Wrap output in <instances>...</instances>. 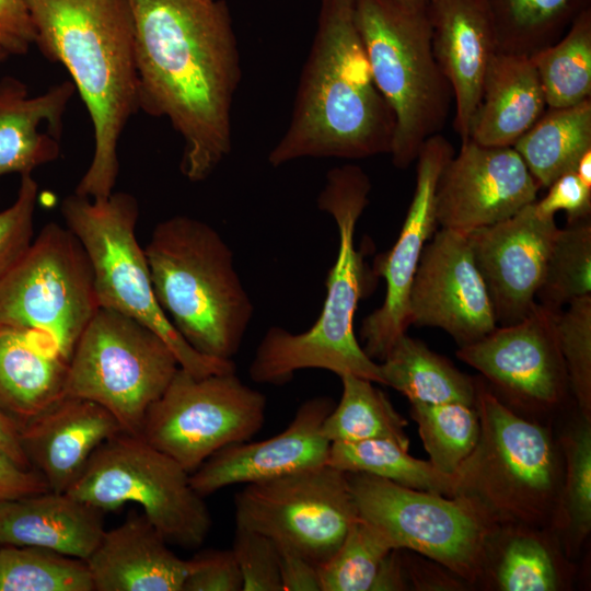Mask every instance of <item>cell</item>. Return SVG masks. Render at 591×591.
Wrapping results in <instances>:
<instances>
[{
    "mask_svg": "<svg viewBox=\"0 0 591 591\" xmlns=\"http://www.w3.org/2000/svg\"><path fill=\"white\" fill-rule=\"evenodd\" d=\"M0 591H94L85 560L34 546L2 545Z\"/></svg>",
    "mask_w": 591,
    "mask_h": 591,
    "instance_id": "obj_36",
    "label": "cell"
},
{
    "mask_svg": "<svg viewBox=\"0 0 591 591\" xmlns=\"http://www.w3.org/2000/svg\"><path fill=\"white\" fill-rule=\"evenodd\" d=\"M363 520L394 548L409 549L470 583L482 582L490 541L499 528L472 499L417 490L367 473H346Z\"/></svg>",
    "mask_w": 591,
    "mask_h": 591,
    "instance_id": "obj_11",
    "label": "cell"
},
{
    "mask_svg": "<svg viewBox=\"0 0 591 591\" xmlns=\"http://www.w3.org/2000/svg\"><path fill=\"white\" fill-rule=\"evenodd\" d=\"M379 364L383 385L405 395L410 404H475V379L406 334Z\"/></svg>",
    "mask_w": 591,
    "mask_h": 591,
    "instance_id": "obj_29",
    "label": "cell"
},
{
    "mask_svg": "<svg viewBox=\"0 0 591 591\" xmlns=\"http://www.w3.org/2000/svg\"><path fill=\"white\" fill-rule=\"evenodd\" d=\"M572 571L554 531L501 525L490 541L482 582L500 591H557L569 588Z\"/></svg>",
    "mask_w": 591,
    "mask_h": 591,
    "instance_id": "obj_28",
    "label": "cell"
},
{
    "mask_svg": "<svg viewBox=\"0 0 591 591\" xmlns=\"http://www.w3.org/2000/svg\"><path fill=\"white\" fill-rule=\"evenodd\" d=\"M392 549L387 536L359 517L333 556L320 565L322 591H371L380 566Z\"/></svg>",
    "mask_w": 591,
    "mask_h": 591,
    "instance_id": "obj_39",
    "label": "cell"
},
{
    "mask_svg": "<svg viewBox=\"0 0 591 591\" xmlns=\"http://www.w3.org/2000/svg\"><path fill=\"white\" fill-rule=\"evenodd\" d=\"M405 571L406 565L399 549H392L383 559L371 591L408 589V578Z\"/></svg>",
    "mask_w": 591,
    "mask_h": 591,
    "instance_id": "obj_48",
    "label": "cell"
},
{
    "mask_svg": "<svg viewBox=\"0 0 591 591\" xmlns=\"http://www.w3.org/2000/svg\"><path fill=\"white\" fill-rule=\"evenodd\" d=\"M178 368L171 348L151 328L100 308L72 349L63 397L101 405L124 432L139 436L149 407Z\"/></svg>",
    "mask_w": 591,
    "mask_h": 591,
    "instance_id": "obj_9",
    "label": "cell"
},
{
    "mask_svg": "<svg viewBox=\"0 0 591 591\" xmlns=\"http://www.w3.org/2000/svg\"><path fill=\"white\" fill-rule=\"evenodd\" d=\"M355 23L373 80L391 107L393 164L406 169L444 127L453 94L434 58L426 9L397 0H354Z\"/></svg>",
    "mask_w": 591,
    "mask_h": 591,
    "instance_id": "obj_7",
    "label": "cell"
},
{
    "mask_svg": "<svg viewBox=\"0 0 591 591\" xmlns=\"http://www.w3.org/2000/svg\"><path fill=\"white\" fill-rule=\"evenodd\" d=\"M66 227L84 247L94 275L100 308L117 311L144 324L171 348L182 369L196 376L236 371L232 360L196 351L161 309L144 254L136 236L138 200L126 192L105 199L76 193L63 198Z\"/></svg>",
    "mask_w": 591,
    "mask_h": 591,
    "instance_id": "obj_8",
    "label": "cell"
},
{
    "mask_svg": "<svg viewBox=\"0 0 591 591\" xmlns=\"http://www.w3.org/2000/svg\"><path fill=\"white\" fill-rule=\"evenodd\" d=\"M121 431L116 418L101 405L63 397L22 425L20 438L30 466L48 489L66 493L93 452Z\"/></svg>",
    "mask_w": 591,
    "mask_h": 591,
    "instance_id": "obj_22",
    "label": "cell"
},
{
    "mask_svg": "<svg viewBox=\"0 0 591 591\" xmlns=\"http://www.w3.org/2000/svg\"><path fill=\"white\" fill-rule=\"evenodd\" d=\"M100 309L93 269L78 237L48 222L0 279V325L38 332L69 360Z\"/></svg>",
    "mask_w": 591,
    "mask_h": 591,
    "instance_id": "obj_12",
    "label": "cell"
},
{
    "mask_svg": "<svg viewBox=\"0 0 591 591\" xmlns=\"http://www.w3.org/2000/svg\"><path fill=\"white\" fill-rule=\"evenodd\" d=\"M144 254L155 298L175 329L199 354L232 360L254 305L219 232L174 216L155 225Z\"/></svg>",
    "mask_w": 591,
    "mask_h": 591,
    "instance_id": "obj_5",
    "label": "cell"
},
{
    "mask_svg": "<svg viewBox=\"0 0 591 591\" xmlns=\"http://www.w3.org/2000/svg\"><path fill=\"white\" fill-rule=\"evenodd\" d=\"M408 321L443 329L459 347L497 327L467 234L441 228L427 242L409 291Z\"/></svg>",
    "mask_w": 591,
    "mask_h": 591,
    "instance_id": "obj_17",
    "label": "cell"
},
{
    "mask_svg": "<svg viewBox=\"0 0 591 591\" xmlns=\"http://www.w3.org/2000/svg\"><path fill=\"white\" fill-rule=\"evenodd\" d=\"M590 294L591 222L586 218L558 230L536 298L540 304L561 311L570 301Z\"/></svg>",
    "mask_w": 591,
    "mask_h": 591,
    "instance_id": "obj_38",
    "label": "cell"
},
{
    "mask_svg": "<svg viewBox=\"0 0 591 591\" xmlns=\"http://www.w3.org/2000/svg\"><path fill=\"white\" fill-rule=\"evenodd\" d=\"M540 189L513 147H486L468 139L440 175L438 225L467 234L512 217L534 202Z\"/></svg>",
    "mask_w": 591,
    "mask_h": 591,
    "instance_id": "obj_18",
    "label": "cell"
},
{
    "mask_svg": "<svg viewBox=\"0 0 591 591\" xmlns=\"http://www.w3.org/2000/svg\"><path fill=\"white\" fill-rule=\"evenodd\" d=\"M547 194L534 201L535 210L544 217H555L565 211L568 222L590 218L591 188L573 171L560 175L547 188Z\"/></svg>",
    "mask_w": 591,
    "mask_h": 591,
    "instance_id": "obj_44",
    "label": "cell"
},
{
    "mask_svg": "<svg viewBox=\"0 0 591 591\" xmlns=\"http://www.w3.org/2000/svg\"><path fill=\"white\" fill-rule=\"evenodd\" d=\"M370 190V178L358 165L345 164L328 171L317 206L335 220L339 244L327 276L321 314L310 329L300 334L278 326L266 332L248 368L254 382L279 385L296 371L313 368L383 385L380 364L364 352L354 332V316L367 287L355 232L369 204Z\"/></svg>",
    "mask_w": 591,
    "mask_h": 591,
    "instance_id": "obj_4",
    "label": "cell"
},
{
    "mask_svg": "<svg viewBox=\"0 0 591 591\" xmlns=\"http://www.w3.org/2000/svg\"><path fill=\"white\" fill-rule=\"evenodd\" d=\"M326 396L303 402L288 427L256 442L223 447L190 473V484L202 497L224 487L267 480L327 464L331 442L322 425L334 407Z\"/></svg>",
    "mask_w": 591,
    "mask_h": 591,
    "instance_id": "obj_20",
    "label": "cell"
},
{
    "mask_svg": "<svg viewBox=\"0 0 591 591\" xmlns=\"http://www.w3.org/2000/svg\"><path fill=\"white\" fill-rule=\"evenodd\" d=\"M188 560L183 591H242V576L232 549H206Z\"/></svg>",
    "mask_w": 591,
    "mask_h": 591,
    "instance_id": "obj_43",
    "label": "cell"
},
{
    "mask_svg": "<svg viewBox=\"0 0 591 591\" xmlns=\"http://www.w3.org/2000/svg\"><path fill=\"white\" fill-rule=\"evenodd\" d=\"M479 437L454 474L455 495L475 501L499 526L555 532L564 456L552 427L505 405L475 379Z\"/></svg>",
    "mask_w": 591,
    "mask_h": 591,
    "instance_id": "obj_6",
    "label": "cell"
},
{
    "mask_svg": "<svg viewBox=\"0 0 591 591\" xmlns=\"http://www.w3.org/2000/svg\"><path fill=\"white\" fill-rule=\"evenodd\" d=\"M546 109L532 59L497 51L485 74L470 139L486 147H512Z\"/></svg>",
    "mask_w": 591,
    "mask_h": 591,
    "instance_id": "obj_27",
    "label": "cell"
},
{
    "mask_svg": "<svg viewBox=\"0 0 591 591\" xmlns=\"http://www.w3.org/2000/svg\"><path fill=\"white\" fill-rule=\"evenodd\" d=\"M34 43L71 77L93 127L94 149L74 193L105 199L118 173V143L139 112L135 28L128 0H27Z\"/></svg>",
    "mask_w": 591,
    "mask_h": 591,
    "instance_id": "obj_3",
    "label": "cell"
},
{
    "mask_svg": "<svg viewBox=\"0 0 591 591\" xmlns=\"http://www.w3.org/2000/svg\"><path fill=\"white\" fill-rule=\"evenodd\" d=\"M0 47L5 48L11 55H23L28 50L30 44L0 24Z\"/></svg>",
    "mask_w": 591,
    "mask_h": 591,
    "instance_id": "obj_50",
    "label": "cell"
},
{
    "mask_svg": "<svg viewBox=\"0 0 591 591\" xmlns=\"http://www.w3.org/2000/svg\"><path fill=\"white\" fill-rule=\"evenodd\" d=\"M234 517L236 526L291 546L318 566L359 519L346 473L328 464L245 484L234 496Z\"/></svg>",
    "mask_w": 591,
    "mask_h": 591,
    "instance_id": "obj_14",
    "label": "cell"
},
{
    "mask_svg": "<svg viewBox=\"0 0 591 591\" xmlns=\"http://www.w3.org/2000/svg\"><path fill=\"white\" fill-rule=\"evenodd\" d=\"M103 515L67 491L0 501V545L40 547L86 560L105 532Z\"/></svg>",
    "mask_w": 591,
    "mask_h": 591,
    "instance_id": "obj_25",
    "label": "cell"
},
{
    "mask_svg": "<svg viewBox=\"0 0 591 591\" xmlns=\"http://www.w3.org/2000/svg\"><path fill=\"white\" fill-rule=\"evenodd\" d=\"M559 228L534 202L512 217L467 233L497 324H514L534 306Z\"/></svg>",
    "mask_w": 591,
    "mask_h": 591,
    "instance_id": "obj_19",
    "label": "cell"
},
{
    "mask_svg": "<svg viewBox=\"0 0 591 591\" xmlns=\"http://www.w3.org/2000/svg\"><path fill=\"white\" fill-rule=\"evenodd\" d=\"M49 490L44 478L0 450V501Z\"/></svg>",
    "mask_w": 591,
    "mask_h": 591,
    "instance_id": "obj_46",
    "label": "cell"
},
{
    "mask_svg": "<svg viewBox=\"0 0 591 591\" xmlns=\"http://www.w3.org/2000/svg\"><path fill=\"white\" fill-rule=\"evenodd\" d=\"M0 24L26 43H34L35 31L27 0H0Z\"/></svg>",
    "mask_w": 591,
    "mask_h": 591,
    "instance_id": "obj_47",
    "label": "cell"
},
{
    "mask_svg": "<svg viewBox=\"0 0 591 591\" xmlns=\"http://www.w3.org/2000/svg\"><path fill=\"white\" fill-rule=\"evenodd\" d=\"M564 478L555 533L566 556L575 558L591 531V419L577 416L558 437Z\"/></svg>",
    "mask_w": 591,
    "mask_h": 591,
    "instance_id": "obj_32",
    "label": "cell"
},
{
    "mask_svg": "<svg viewBox=\"0 0 591 591\" xmlns=\"http://www.w3.org/2000/svg\"><path fill=\"white\" fill-rule=\"evenodd\" d=\"M85 563L94 591H183L189 569L144 514L105 530Z\"/></svg>",
    "mask_w": 591,
    "mask_h": 591,
    "instance_id": "obj_23",
    "label": "cell"
},
{
    "mask_svg": "<svg viewBox=\"0 0 591 591\" xmlns=\"http://www.w3.org/2000/svg\"><path fill=\"white\" fill-rule=\"evenodd\" d=\"M318 1L291 118L268 154L274 167L303 158L358 160L391 151L395 119L373 80L354 0Z\"/></svg>",
    "mask_w": 591,
    "mask_h": 591,
    "instance_id": "obj_2",
    "label": "cell"
},
{
    "mask_svg": "<svg viewBox=\"0 0 591 591\" xmlns=\"http://www.w3.org/2000/svg\"><path fill=\"white\" fill-rule=\"evenodd\" d=\"M559 312L535 303L521 321L497 326L456 351L505 405L543 424L565 407L571 393L557 337Z\"/></svg>",
    "mask_w": 591,
    "mask_h": 591,
    "instance_id": "obj_15",
    "label": "cell"
},
{
    "mask_svg": "<svg viewBox=\"0 0 591 591\" xmlns=\"http://www.w3.org/2000/svg\"><path fill=\"white\" fill-rule=\"evenodd\" d=\"M265 410V395L235 371L196 376L179 367L139 436L192 473L223 447L254 437Z\"/></svg>",
    "mask_w": 591,
    "mask_h": 591,
    "instance_id": "obj_13",
    "label": "cell"
},
{
    "mask_svg": "<svg viewBox=\"0 0 591 591\" xmlns=\"http://www.w3.org/2000/svg\"><path fill=\"white\" fill-rule=\"evenodd\" d=\"M0 450L24 468H32L22 448L19 425L0 409ZM33 470V468H32Z\"/></svg>",
    "mask_w": 591,
    "mask_h": 591,
    "instance_id": "obj_49",
    "label": "cell"
},
{
    "mask_svg": "<svg viewBox=\"0 0 591 591\" xmlns=\"http://www.w3.org/2000/svg\"><path fill=\"white\" fill-rule=\"evenodd\" d=\"M72 81L30 96L18 78L0 79V177L21 176L60 155L62 119L74 94Z\"/></svg>",
    "mask_w": 591,
    "mask_h": 591,
    "instance_id": "obj_24",
    "label": "cell"
},
{
    "mask_svg": "<svg viewBox=\"0 0 591 591\" xmlns=\"http://www.w3.org/2000/svg\"><path fill=\"white\" fill-rule=\"evenodd\" d=\"M453 155L452 143L441 134L422 143L416 158V185L405 221L393 247L375 262V274L385 280V297L382 305L364 317L360 328L361 347L374 361H382L409 326L410 287L424 247L437 231V185Z\"/></svg>",
    "mask_w": 591,
    "mask_h": 591,
    "instance_id": "obj_16",
    "label": "cell"
},
{
    "mask_svg": "<svg viewBox=\"0 0 591 591\" xmlns=\"http://www.w3.org/2000/svg\"><path fill=\"white\" fill-rule=\"evenodd\" d=\"M557 337L577 409L591 419V294L559 312Z\"/></svg>",
    "mask_w": 591,
    "mask_h": 591,
    "instance_id": "obj_40",
    "label": "cell"
},
{
    "mask_svg": "<svg viewBox=\"0 0 591 591\" xmlns=\"http://www.w3.org/2000/svg\"><path fill=\"white\" fill-rule=\"evenodd\" d=\"M67 493L104 512L137 503L169 544L184 548L200 546L212 526L190 473L140 436L124 431L93 452Z\"/></svg>",
    "mask_w": 591,
    "mask_h": 591,
    "instance_id": "obj_10",
    "label": "cell"
},
{
    "mask_svg": "<svg viewBox=\"0 0 591 591\" xmlns=\"http://www.w3.org/2000/svg\"><path fill=\"white\" fill-rule=\"evenodd\" d=\"M327 464L345 473H367L397 485L455 496V477L438 471L429 461L412 456L390 439L332 442Z\"/></svg>",
    "mask_w": 591,
    "mask_h": 591,
    "instance_id": "obj_33",
    "label": "cell"
},
{
    "mask_svg": "<svg viewBox=\"0 0 591 591\" xmlns=\"http://www.w3.org/2000/svg\"><path fill=\"white\" fill-rule=\"evenodd\" d=\"M232 552L242 591H282L277 544L268 536L235 525Z\"/></svg>",
    "mask_w": 591,
    "mask_h": 591,
    "instance_id": "obj_41",
    "label": "cell"
},
{
    "mask_svg": "<svg viewBox=\"0 0 591 591\" xmlns=\"http://www.w3.org/2000/svg\"><path fill=\"white\" fill-rule=\"evenodd\" d=\"M69 360L45 335L0 325V409L19 427L63 398Z\"/></svg>",
    "mask_w": 591,
    "mask_h": 591,
    "instance_id": "obj_26",
    "label": "cell"
},
{
    "mask_svg": "<svg viewBox=\"0 0 591 591\" xmlns=\"http://www.w3.org/2000/svg\"><path fill=\"white\" fill-rule=\"evenodd\" d=\"M497 51L531 57L557 42L591 0H485Z\"/></svg>",
    "mask_w": 591,
    "mask_h": 591,
    "instance_id": "obj_31",
    "label": "cell"
},
{
    "mask_svg": "<svg viewBox=\"0 0 591 591\" xmlns=\"http://www.w3.org/2000/svg\"><path fill=\"white\" fill-rule=\"evenodd\" d=\"M573 172L586 186L591 188V149L581 155Z\"/></svg>",
    "mask_w": 591,
    "mask_h": 591,
    "instance_id": "obj_51",
    "label": "cell"
},
{
    "mask_svg": "<svg viewBox=\"0 0 591 591\" xmlns=\"http://www.w3.org/2000/svg\"><path fill=\"white\" fill-rule=\"evenodd\" d=\"M410 417L417 424L429 462L441 473L454 476L478 441L480 428L475 405L410 404Z\"/></svg>",
    "mask_w": 591,
    "mask_h": 591,
    "instance_id": "obj_37",
    "label": "cell"
},
{
    "mask_svg": "<svg viewBox=\"0 0 591 591\" xmlns=\"http://www.w3.org/2000/svg\"><path fill=\"white\" fill-rule=\"evenodd\" d=\"M540 188L573 171L591 149V99L572 106L547 108L512 146Z\"/></svg>",
    "mask_w": 591,
    "mask_h": 591,
    "instance_id": "obj_30",
    "label": "cell"
},
{
    "mask_svg": "<svg viewBox=\"0 0 591 591\" xmlns=\"http://www.w3.org/2000/svg\"><path fill=\"white\" fill-rule=\"evenodd\" d=\"M139 111L166 118L184 140L190 182L207 179L232 149L231 109L241 80L225 0H128Z\"/></svg>",
    "mask_w": 591,
    "mask_h": 591,
    "instance_id": "obj_1",
    "label": "cell"
},
{
    "mask_svg": "<svg viewBox=\"0 0 591 591\" xmlns=\"http://www.w3.org/2000/svg\"><path fill=\"white\" fill-rule=\"evenodd\" d=\"M530 58L547 108L572 106L591 99V8L557 42Z\"/></svg>",
    "mask_w": 591,
    "mask_h": 591,
    "instance_id": "obj_35",
    "label": "cell"
},
{
    "mask_svg": "<svg viewBox=\"0 0 591 591\" xmlns=\"http://www.w3.org/2000/svg\"><path fill=\"white\" fill-rule=\"evenodd\" d=\"M427 14L434 58L453 94L454 130L463 143L497 53L493 20L485 0H429Z\"/></svg>",
    "mask_w": 591,
    "mask_h": 591,
    "instance_id": "obj_21",
    "label": "cell"
},
{
    "mask_svg": "<svg viewBox=\"0 0 591 591\" xmlns=\"http://www.w3.org/2000/svg\"><path fill=\"white\" fill-rule=\"evenodd\" d=\"M406 7L414 9H426L429 0H397Z\"/></svg>",
    "mask_w": 591,
    "mask_h": 591,
    "instance_id": "obj_52",
    "label": "cell"
},
{
    "mask_svg": "<svg viewBox=\"0 0 591 591\" xmlns=\"http://www.w3.org/2000/svg\"><path fill=\"white\" fill-rule=\"evenodd\" d=\"M9 56H11V54L5 48L0 47V66Z\"/></svg>",
    "mask_w": 591,
    "mask_h": 591,
    "instance_id": "obj_53",
    "label": "cell"
},
{
    "mask_svg": "<svg viewBox=\"0 0 591 591\" xmlns=\"http://www.w3.org/2000/svg\"><path fill=\"white\" fill-rule=\"evenodd\" d=\"M277 548L282 591H322L316 563L291 546L277 544Z\"/></svg>",
    "mask_w": 591,
    "mask_h": 591,
    "instance_id": "obj_45",
    "label": "cell"
},
{
    "mask_svg": "<svg viewBox=\"0 0 591 591\" xmlns=\"http://www.w3.org/2000/svg\"><path fill=\"white\" fill-rule=\"evenodd\" d=\"M38 185L32 174L21 176L15 201L0 212V279L33 242Z\"/></svg>",
    "mask_w": 591,
    "mask_h": 591,
    "instance_id": "obj_42",
    "label": "cell"
},
{
    "mask_svg": "<svg viewBox=\"0 0 591 591\" xmlns=\"http://www.w3.org/2000/svg\"><path fill=\"white\" fill-rule=\"evenodd\" d=\"M340 380L343 394L323 421L324 437L331 443L390 439L408 450V422L374 382L352 374Z\"/></svg>",
    "mask_w": 591,
    "mask_h": 591,
    "instance_id": "obj_34",
    "label": "cell"
}]
</instances>
